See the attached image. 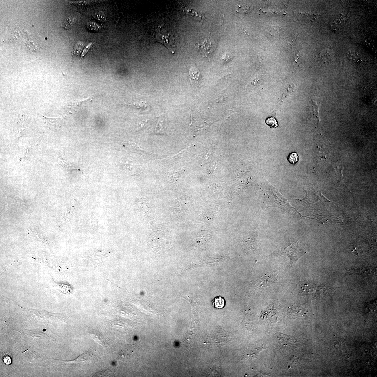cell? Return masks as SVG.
I'll return each instance as SVG.
<instances>
[{
  "instance_id": "3957f363",
  "label": "cell",
  "mask_w": 377,
  "mask_h": 377,
  "mask_svg": "<svg viewBox=\"0 0 377 377\" xmlns=\"http://www.w3.org/2000/svg\"><path fill=\"white\" fill-rule=\"evenodd\" d=\"M90 337L99 344L101 345L104 348H108L109 345L107 340L104 336L97 330H92L89 331Z\"/></svg>"
},
{
  "instance_id": "8fae6325",
  "label": "cell",
  "mask_w": 377,
  "mask_h": 377,
  "mask_svg": "<svg viewBox=\"0 0 377 377\" xmlns=\"http://www.w3.org/2000/svg\"><path fill=\"white\" fill-rule=\"evenodd\" d=\"M59 163L60 165L62 166L63 167L65 168L66 169L70 170H77L79 171H81V169L80 167L78 166H75L73 164H69L65 161V160L62 159L61 158H59Z\"/></svg>"
},
{
  "instance_id": "603a6c76",
  "label": "cell",
  "mask_w": 377,
  "mask_h": 377,
  "mask_svg": "<svg viewBox=\"0 0 377 377\" xmlns=\"http://www.w3.org/2000/svg\"><path fill=\"white\" fill-rule=\"evenodd\" d=\"M47 122L48 123H49L50 125H52V126L55 127L56 126L58 125L59 124L58 123V122H59L57 119H47Z\"/></svg>"
},
{
  "instance_id": "6da1fadb",
  "label": "cell",
  "mask_w": 377,
  "mask_h": 377,
  "mask_svg": "<svg viewBox=\"0 0 377 377\" xmlns=\"http://www.w3.org/2000/svg\"><path fill=\"white\" fill-rule=\"evenodd\" d=\"M337 288L329 287L315 283L305 284L302 287L303 295L316 298H323L328 296L337 289Z\"/></svg>"
},
{
  "instance_id": "ba28073f",
  "label": "cell",
  "mask_w": 377,
  "mask_h": 377,
  "mask_svg": "<svg viewBox=\"0 0 377 377\" xmlns=\"http://www.w3.org/2000/svg\"><path fill=\"white\" fill-rule=\"evenodd\" d=\"M124 145L126 148L131 151H132L133 152L138 153L142 154L151 153L150 152H147L146 151L141 149L134 142H127L125 143Z\"/></svg>"
},
{
  "instance_id": "e0dca14e",
  "label": "cell",
  "mask_w": 377,
  "mask_h": 377,
  "mask_svg": "<svg viewBox=\"0 0 377 377\" xmlns=\"http://www.w3.org/2000/svg\"><path fill=\"white\" fill-rule=\"evenodd\" d=\"M127 105L139 109H142L148 107L147 104L144 102H134L132 104H127Z\"/></svg>"
},
{
  "instance_id": "d4e9b609",
  "label": "cell",
  "mask_w": 377,
  "mask_h": 377,
  "mask_svg": "<svg viewBox=\"0 0 377 377\" xmlns=\"http://www.w3.org/2000/svg\"><path fill=\"white\" fill-rule=\"evenodd\" d=\"M92 45V43H90L89 44V45L86 46V48H85V49L84 50H83L81 56V58L82 59L83 57L85 55H86V54L88 53L89 50L90 49V48L91 47Z\"/></svg>"
},
{
  "instance_id": "4fadbf2b",
  "label": "cell",
  "mask_w": 377,
  "mask_h": 377,
  "mask_svg": "<svg viewBox=\"0 0 377 377\" xmlns=\"http://www.w3.org/2000/svg\"><path fill=\"white\" fill-rule=\"evenodd\" d=\"M75 22V19L72 16L66 19L63 22V27L67 30L71 28Z\"/></svg>"
},
{
  "instance_id": "8992f818",
  "label": "cell",
  "mask_w": 377,
  "mask_h": 377,
  "mask_svg": "<svg viewBox=\"0 0 377 377\" xmlns=\"http://www.w3.org/2000/svg\"><path fill=\"white\" fill-rule=\"evenodd\" d=\"M318 56L319 59L323 62L324 63H329L333 60L334 54L333 52L329 49H324L320 52L318 54Z\"/></svg>"
},
{
  "instance_id": "7c38bea8",
  "label": "cell",
  "mask_w": 377,
  "mask_h": 377,
  "mask_svg": "<svg viewBox=\"0 0 377 377\" xmlns=\"http://www.w3.org/2000/svg\"><path fill=\"white\" fill-rule=\"evenodd\" d=\"M92 357L89 353H84L74 361V362L87 363L90 362Z\"/></svg>"
},
{
  "instance_id": "ac0fdd59",
  "label": "cell",
  "mask_w": 377,
  "mask_h": 377,
  "mask_svg": "<svg viewBox=\"0 0 377 377\" xmlns=\"http://www.w3.org/2000/svg\"><path fill=\"white\" fill-rule=\"evenodd\" d=\"M83 47H84V45L81 42L77 44L73 49V54L75 55H79L82 51Z\"/></svg>"
},
{
  "instance_id": "52a82bcc",
  "label": "cell",
  "mask_w": 377,
  "mask_h": 377,
  "mask_svg": "<svg viewBox=\"0 0 377 377\" xmlns=\"http://www.w3.org/2000/svg\"><path fill=\"white\" fill-rule=\"evenodd\" d=\"M123 169L125 172L130 175H136L140 173V168L133 164L126 163L124 164Z\"/></svg>"
},
{
  "instance_id": "ffe728a7",
  "label": "cell",
  "mask_w": 377,
  "mask_h": 377,
  "mask_svg": "<svg viewBox=\"0 0 377 377\" xmlns=\"http://www.w3.org/2000/svg\"><path fill=\"white\" fill-rule=\"evenodd\" d=\"M87 27L90 30L93 31H97L99 30L100 26L96 23L91 22L87 25Z\"/></svg>"
},
{
  "instance_id": "44dd1931",
  "label": "cell",
  "mask_w": 377,
  "mask_h": 377,
  "mask_svg": "<svg viewBox=\"0 0 377 377\" xmlns=\"http://www.w3.org/2000/svg\"><path fill=\"white\" fill-rule=\"evenodd\" d=\"M3 360L6 365H9L12 363V358L10 355L9 354H5L3 357Z\"/></svg>"
},
{
  "instance_id": "d6986e66",
  "label": "cell",
  "mask_w": 377,
  "mask_h": 377,
  "mask_svg": "<svg viewBox=\"0 0 377 377\" xmlns=\"http://www.w3.org/2000/svg\"><path fill=\"white\" fill-rule=\"evenodd\" d=\"M238 12L242 13H247L250 12L253 9V7L248 5H245L242 6L238 7Z\"/></svg>"
},
{
  "instance_id": "5bb4252c",
  "label": "cell",
  "mask_w": 377,
  "mask_h": 377,
  "mask_svg": "<svg viewBox=\"0 0 377 377\" xmlns=\"http://www.w3.org/2000/svg\"><path fill=\"white\" fill-rule=\"evenodd\" d=\"M92 97H89L82 100L79 101L75 102V103L73 104V106L74 107H77L78 108L80 107H83L84 106H86V104L90 103V102L92 101Z\"/></svg>"
},
{
  "instance_id": "cb8c5ba5",
  "label": "cell",
  "mask_w": 377,
  "mask_h": 377,
  "mask_svg": "<svg viewBox=\"0 0 377 377\" xmlns=\"http://www.w3.org/2000/svg\"><path fill=\"white\" fill-rule=\"evenodd\" d=\"M163 124V121L162 120H160L158 121L157 125H156V131L160 132L162 130V125Z\"/></svg>"
},
{
  "instance_id": "2e32d148",
  "label": "cell",
  "mask_w": 377,
  "mask_h": 377,
  "mask_svg": "<svg viewBox=\"0 0 377 377\" xmlns=\"http://www.w3.org/2000/svg\"><path fill=\"white\" fill-rule=\"evenodd\" d=\"M266 123L271 127H274L276 128L278 126V123L276 119L273 117H270L268 118L266 120Z\"/></svg>"
},
{
  "instance_id": "30bf717a",
  "label": "cell",
  "mask_w": 377,
  "mask_h": 377,
  "mask_svg": "<svg viewBox=\"0 0 377 377\" xmlns=\"http://www.w3.org/2000/svg\"><path fill=\"white\" fill-rule=\"evenodd\" d=\"M212 302L213 306L216 308H223L225 305V299L221 296L215 297L212 301Z\"/></svg>"
},
{
  "instance_id": "9a60e30c",
  "label": "cell",
  "mask_w": 377,
  "mask_h": 377,
  "mask_svg": "<svg viewBox=\"0 0 377 377\" xmlns=\"http://www.w3.org/2000/svg\"><path fill=\"white\" fill-rule=\"evenodd\" d=\"M288 161L292 164H295L298 162L299 157L298 154L296 152L291 153L288 157Z\"/></svg>"
},
{
  "instance_id": "9c48e42d",
  "label": "cell",
  "mask_w": 377,
  "mask_h": 377,
  "mask_svg": "<svg viewBox=\"0 0 377 377\" xmlns=\"http://www.w3.org/2000/svg\"><path fill=\"white\" fill-rule=\"evenodd\" d=\"M347 18L346 15L342 14L340 15L339 18L336 19L332 22L331 27L334 30H337L338 28H339L340 26L342 25V24L345 23Z\"/></svg>"
},
{
  "instance_id": "7a4b0ae2",
  "label": "cell",
  "mask_w": 377,
  "mask_h": 377,
  "mask_svg": "<svg viewBox=\"0 0 377 377\" xmlns=\"http://www.w3.org/2000/svg\"><path fill=\"white\" fill-rule=\"evenodd\" d=\"M306 253V250L303 245L300 242L298 241L282 249L279 252V255H287L289 257L290 259L289 266L292 268L295 266L299 259Z\"/></svg>"
},
{
  "instance_id": "5b68a950",
  "label": "cell",
  "mask_w": 377,
  "mask_h": 377,
  "mask_svg": "<svg viewBox=\"0 0 377 377\" xmlns=\"http://www.w3.org/2000/svg\"><path fill=\"white\" fill-rule=\"evenodd\" d=\"M276 280V277L275 274L266 275L259 280V286L263 288L268 287L274 283Z\"/></svg>"
},
{
  "instance_id": "7402d4cb",
  "label": "cell",
  "mask_w": 377,
  "mask_h": 377,
  "mask_svg": "<svg viewBox=\"0 0 377 377\" xmlns=\"http://www.w3.org/2000/svg\"><path fill=\"white\" fill-rule=\"evenodd\" d=\"M95 17L96 19H98V20L100 21H105L106 20V16L104 13L102 12H99L95 15Z\"/></svg>"
},
{
  "instance_id": "277c9868",
  "label": "cell",
  "mask_w": 377,
  "mask_h": 377,
  "mask_svg": "<svg viewBox=\"0 0 377 377\" xmlns=\"http://www.w3.org/2000/svg\"><path fill=\"white\" fill-rule=\"evenodd\" d=\"M189 73L191 84L194 88H199L200 86L201 82L200 73L196 69H191Z\"/></svg>"
}]
</instances>
